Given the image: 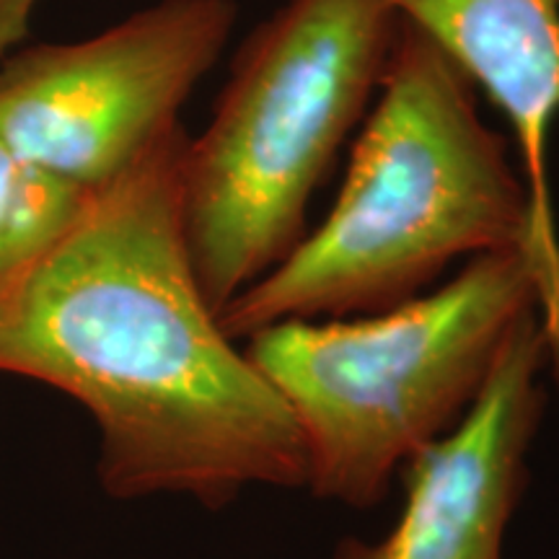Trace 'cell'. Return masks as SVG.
Segmentation results:
<instances>
[{
    "instance_id": "obj_1",
    "label": "cell",
    "mask_w": 559,
    "mask_h": 559,
    "mask_svg": "<svg viewBox=\"0 0 559 559\" xmlns=\"http://www.w3.org/2000/svg\"><path fill=\"white\" fill-rule=\"evenodd\" d=\"M187 140L181 124L166 130L0 267V373L88 412L109 498L181 495L218 508L249 487H304L306 449L194 275L181 215Z\"/></svg>"
},
{
    "instance_id": "obj_4",
    "label": "cell",
    "mask_w": 559,
    "mask_h": 559,
    "mask_svg": "<svg viewBox=\"0 0 559 559\" xmlns=\"http://www.w3.org/2000/svg\"><path fill=\"white\" fill-rule=\"evenodd\" d=\"M396 32L386 0H288L236 52L181 164L187 249L218 317L304 241L311 194L381 83Z\"/></svg>"
},
{
    "instance_id": "obj_6",
    "label": "cell",
    "mask_w": 559,
    "mask_h": 559,
    "mask_svg": "<svg viewBox=\"0 0 559 559\" xmlns=\"http://www.w3.org/2000/svg\"><path fill=\"white\" fill-rule=\"evenodd\" d=\"M549 360L542 311L531 309L469 412L409 459L404 506L389 534L376 544L345 542L337 559H502L542 423Z\"/></svg>"
},
{
    "instance_id": "obj_2",
    "label": "cell",
    "mask_w": 559,
    "mask_h": 559,
    "mask_svg": "<svg viewBox=\"0 0 559 559\" xmlns=\"http://www.w3.org/2000/svg\"><path fill=\"white\" fill-rule=\"evenodd\" d=\"M381 86L332 213L223 309L234 340L394 309L461 257L528 249L539 267L528 190L481 122L466 70L400 19Z\"/></svg>"
},
{
    "instance_id": "obj_5",
    "label": "cell",
    "mask_w": 559,
    "mask_h": 559,
    "mask_svg": "<svg viewBox=\"0 0 559 559\" xmlns=\"http://www.w3.org/2000/svg\"><path fill=\"white\" fill-rule=\"evenodd\" d=\"M236 13L234 0H158L96 37L13 55L0 68V140L68 185H102L177 128Z\"/></svg>"
},
{
    "instance_id": "obj_7",
    "label": "cell",
    "mask_w": 559,
    "mask_h": 559,
    "mask_svg": "<svg viewBox=\"0 0 559 559\" xmlns=\"http://www.w3.org/2000/svg\"><path fill=\"white\" fill-rule=\"evenodd\" d=\"M438 41L506 111L526 158L542 306L559 321V243L547 190V140L559 115V0H386Z\"/></svg>"
},
{
    "instance_id": "obj_3",
    "label": "cell",
    "mask_w": 559,
    "mask_h": 559,
    "mask_svg": "<svg viewBox=\"0 0 559 559\" xmlns=\"http://www.w3.org/2000/svg\"><path fill=\"white\" fill-rule=\"evenodd\" d=\"M528 249L474 257L443 288L360 319L280 321L247 355L296 419L306 485L366 508L477 402L515 324L539 309Z\"/></svg>"
},
{
    "instance_id": "obj_8",
    "label": "cell",
    "mask_w": 559,
    "mask_h": 559,
    "mask_svg": "<svg viewBox=\"0 0 559 559\" xmlns=\"http://www.w3.org/2000/svg\"><path fill=\"white\" fill-rule=\"evenodd\" d=\"M83 192L26 164L0 140V267L50 236Z\"/></svg>"
}]
</instances>
